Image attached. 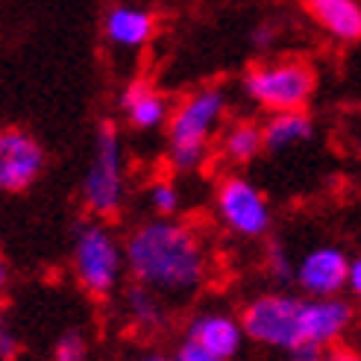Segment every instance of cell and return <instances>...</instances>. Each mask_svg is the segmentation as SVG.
<instances>
[{"label": "cell", "instance_id": "cell-1", "mask_svg": "<svg viewBox=\"0 0 361 361\" xmlns=\"http://www.w3.org/2000/svg\"><path fill=\"white\" fill-rule=\"evenodd\" d=\"M123 267L135 285L165 300L194 297L206 285L209 256L200 235L183 221L153 218L123 241Z\"/></svg>", "mask_w": 361, "mask_h": 361}, {"label": "cell", "instance_id": "cell-2", "mask_svg": "<svg viewBox=\"0 0 361 361\" xmlns=\"http://www.w3.org/2000/svg\"><path fill=\"white\" fill-rule=\"evenodd\" d=\"M226 88L200 85L179 100L168 118V165L176 173H194L206 165L209 141L226 115Z\"/></svg>", "mask_w": 361, "mask_h": 361}, {"label": "cell", "instance_id": "cell-3", "mask_svg": "<svg viewBox=\"0 0 361 361\" xmlns=\"http://www.w3.org/2000/svg\"><path fill=\"white\" fill-rule=\"evenodd\" d=\"M241 92L267 115L309 109L317 92V68L309 59L282 56L252 62L241 77Z\"/></svg>", "mask_w": 361, "mask_h": 361}, {"label": "cell", "instance_id": "cell-4", "mask_svg": "<svg viewBox=\"0 0 361 361\" xmlns=\"http://www.w3.org/2000/svg\"><path fill=\"white\" fill-rule=\"evenodd\" d=\"M82 206L97 221H109L121 212L126 197L123 179V144L121 130L112 118H103L94 130V150L82 176Z\"/></svg>", "mask_w": 361, "mask_h": 361}, {"label": "cell", "instance_id": "cell-5", "mask_svg": "<svg viewBox=\"0 0 361 361\" xmlns=\"http://www.w3.org/2000/svg\"><path fill=\"white\" fill-rule=\"evenodd\" d=\"M71 264L80 288L94 297H109L123 274V244L109 229L106 221H80L74 226V250H71Z\"/></svg>", "mask_w": 361, "mask_h": 361}, {"label": "cell", "instance_id": "cell-6", "mask_svg": "<svg viewBox=\"0 0 361 361\" xmlns=\"http://www.w3.org/2000/svg\"><path fill=\"white\" fill-rule=\"evenodd\" d=\"M302 294H288V291H264L252 297L238 320L247 341L262 344L270 350L291 353L302 344Z\"/></svg>", "mask_w": 361, "mask_h": 361}, {"label": "cell", "instance_id": "cell-7", "mask_svg": "<svg viewBox=\"0 0 361 361\" xmlns=\"http://www.w3.org/2000/svg\"><path fill=\"white\" fill-rule=\"evenodd\" d=\"M214 209H218L221 224L238 238L262 241L274 229V209H270L264 191L247 176H224L214 191Z\"/></svg>", "mask_w": 361, "mask_h": 361}, {"label": "cell", "instance_id": "cell-8", "mask_svg": "<svg viewBox=\"0 0 361 361\" xmlns=\"http://www.w3.org/2000/svg\"><path fill=\"white\" fill-rule=\"evenodd\" d=\"M47 150L30 130L0 126V194H24L42 179Z\"/></svg>", "mask_w": 361, "mask_h": 361}, {"label": "cell", "instance_id": "cell-9", "mask_svg": "<svg viewBox=\"0 0 361 361\" xmlns=\"http://www.w3.org/2000/svg\"><path fill=\"white\" fill-rule=\"evenodd\" d=\"M350 256L335 244L312 247L294 267V285L302 297H341L347 291Z\"/></svg>", "mask_w": 361, "mask_h": 361}, {"label": "cell", "instance_id": "cell-10", "mask_svg": "<svg viewBox=\"0 0 361 361\" xmlns=\"http://www.w3.org/2000/svg\"><path fill=\"white\" fill-rule=\"evenodd\" d=\"M355 320V305L347 297H305L302 300V344L323 350L338 347Z\"/></svg>", "mask_w": 361, "mask_h": 361}, {"label": "cell", "instance_id": "cell-11", "mask_svg": "<svg viewBox=\"0 0 361 361\" xmlns=\"http://www.w3.org/2000/svg\"><path fill=\"white\" fill-rule=\"evenodd\" d=\"M185 338L206 347L209 353L226 358V361L238 358L244 350V341H247V335L241 329V320L229 312H221V309L194 314L185 323Z\"/></svg>", "mask_w": 361, "mask_h": 361}, {"label": "cell", "instance_id": "cell-12", "mask_svg": "<svg viewBox=\"0 0 361 361\" xmlns=\"http://www.w3.org/2000/svg\"><path fill=\"white\" fill-rule=\"evenodd\" d=\"M118 106L123 109L130 126L138 133L159 130V126L171 118V100L161 94L147 77H135L126 82L118 97Z\"/></svg>", "mask_w": 361, "mask_h": 361}, {"label": "cell", "instance_id": "cell-13", "mask_svg": "<svg viewBox=\"0 0 361 361\" xmlns=\"http://www.w3.org/2000/svg\"><path fill=\"white\" fill-rule=\"evenodd\" d=\"M156 30H159V18L144 6L115 4L103 18V35L115 47H123V50H138L144 44H150Z\"/></svg>", "mask_w": 361, "mask_h": 361}, {"label": "cell", "instance_id": "cell-14", "mask_svg": "<svg viewBox=\"0 0 361 361\" xmlns=\"http://www.w3.org/2000/svg\"><path fill=\"white\" fill-rule=\"evenodd\" d=\"M297 4L335 42H361V0H297Z\"/></svg>", "mask_w": 361, "mask_h": 361}, {"label": "cell", "instance_id": "cell-15", "mask_svg": "<svg viewBox=\"0 0 361 361\" xmlns=\"http://www.w3.org/2000/svg\"><path fill=\"white\" fill-rule=\"evenodd\" d=\"M314 138V118L309 109L302 112H274L262 123V144L264 153H285Z\"/></svg>", "mask_w": 361, "mask_h": 361}, {"label": "cell", "instance_id": "cell-16", "mask_svg": "<svg viewBox=\"0 0 361 361\" xmlns=\"http://www.w3.org/2000/svg\"><path fill=\"white\" fill-rule=\"evenodd\" d=\"M259 153H264L262 144V123L238 118L226 126V133L221 135V159L232 168H244L250 161H256Z\"/></svg>", "mask_w": 361, "mask_h": 361}, {"label": "cell", "instance_id": "cell-17", "mask_svg": "<svg viewBox=\"0 0 361 361\" xmlns=\"http://www.w3.org/2000/svg\"><path fill=\"white\" fill-rule=\"evenodd\" d=\"M123 309H126V317L147 335H159L168 326L165 302H161L159 294H153L150 288H144V285H135V282L130 285V291L123 294Z\"/></svg>", "mask_w": 361, "mask_h": 361}, {"label": "cell", "instance_id": "cell-18", "mask_svg": "<svg viewBox=\"0 0 361 361\" xmlns=\"http://www.w3.org/2000/svg\"><path fill=\"white\" fill-rule=\"evenodd\" d=\"M264 267H267V274L274 276L279 285L294 282V267H297V262L291 259V252L285 250V244H279V241H270V244H267V250H264Z\"/></svg>", "mask_w": 361, "mask_h": 361}, {"label": "cell", "instance_id": "cell-19", "mask_svg": "<svg viewBox=\"0 0 361 361\" xmlns=\"http://www.w3.org/2000/svg\"><path fill=\"white\" fill-rule=\"evenodd\" d=\"M150 206L156 212V218H173L179 212V188L171 179H156L150 185Z\"/></svg>", "mask_w": 361, "mask_h": 361}, {"label": "cell", "instance_id": "cell-20", "mask_svg": "<svg viewBox=\"0 0 361 361\" xmlns=\"http://www.w3.org/2000/svg\"><path fill=\"white\" fill-rule=\"evenodd\" d=\"M53 361H88V341L80 329H65L53 347Z\"/></svg>", "mask_w": 361, "mask_h": 361}, {"label": "cell", "instance_id": "cell-21", "mask_svg": "<svg viewBox=\"0 0 361 361\" xmlns=\"http://www.w3.org/2000/svg\"><path fill=\"white\" fill-rule=\"evenodd\" d=\"M171 361H226V358L214 355V353H209L206 347H200V344H194V341L183 338V341L176 344V350H173Z\"/></svg>", "mask_w": 361, "mask_h": 361}, {"label": "cell", "instance_id": "cell-22", "mask_svg": "<svg viewBox=\"0 0 361 361\" xmlns=\"http://www.w3.org/2000/svg\"><path fill=\"white\" fill-rule=\"evenodd\" d=\"M276 35H279V30L270 24V21H262V24H256L252 27V32H250V44L256 47V50H267L270 44L276 42Z\"/></svg>", "mask_w": 361, "mask_h": 361}, {"label": "cell", "instance_id": "cell-23", "mask_svg": "<svg viewBox=\"0 0 361 361\" xmlns=\"http://www.w3.org/2000/svg\"><path fill=\"white\" fill-rule=\"evenodd\" d=\"M21 355V341L12 329H0V361H18Z\"/></svg>", "mask_w": 361, "mask_h": 361}, {"label": "cell", "instance_id": "cell-24", "mask_svg": "<svg viewBox=\"0 0 361 361\" xmlns=\"http://www.w3.org/2000/svg\"><path fill=\"white\" fill-rule=\"evenodd\" d=\"M323 358H326V350L314 344H300L288 353V361H323Z\"/></svg>", "mask_w": 361, "mask_h": 361}, {"label": "cell", "instance_id": "cell-25", "mask_svg": "<svg viewBox=\"0 0 361 361\" xmlns=\"http://www.w3.org/2000/svg\"><path fill=\"white\" fill-rule=\"evenodd\" d=\"M347 291L353 300L361 302V256L350 259V274H347Z\"/></svg>", "mask_w": 361, "mask_h": 361}, {"label": "cell", "instance_id": "cell-26", "mask_svg": "<svg viewBox=\"0 0 361 361\" xmlns=\"http://www.w3.org/2000/svg\"><path fill=\"white\" fill-rule=\"evenodd\" d=\"M323 361H361V353H355L350 347H332V350H326V358Z\"/></svg>", "mask_w": 361, "mask_h": 361}, {"label": "cell", "instance_id": "cell-27", "mask_svg": "<svg viewBox=\"0 0 361 361\" xmlns=\"http://www.w3.org/2000/svg\"><path fill=\"white\" fill-rule=\"evenodd\" d=\"M6 288H9V264L4 256H0V300L6 297Z\"/></svg>", "mask_w": 361, "mask_h": 361}, {"label": "cell", "instance_id": "cell-28", "mask_svg": "<svg viewBox=\"0 0 361 361\" xmlns=\"http://www.w3.org/2000/svg\"><path fill=\"white\" fill-rule=\"evenodd\" d=\"M135 361H171V358L161 355V353H147V355H138Z\"/></svg>", "mask_w": 361, "mask_h": 361}]
</instances>
